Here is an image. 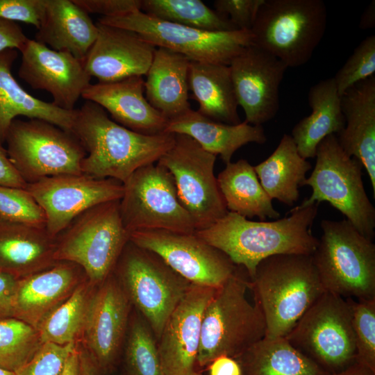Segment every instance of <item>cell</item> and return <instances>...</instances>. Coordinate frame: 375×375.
I'll list each match as a JSON object with an SVG mask.
<instances>
[{
	"label": "cell",
	"instance_id": "obj_1",
	"mask_svg": "<svg viewBox=\"0 0 375 375\" xmlns=\"http://www.w3.org/2000/svg\"><path fill=\"white\" fill-rule=\"evenodd\" d=\"M319 204L296 206L288 217L252 221L229 212L210 226L195 231L197 236L243 267L252 279L258 265L280 254L312 255L319 240L311 231Z\"/></svg>",
	"mask_w": 375,
	"mask_h": 375
},
{
	"label": "cell",
	"instance_id": "obj_2",
	"mask_svg": "<svg viewBox=\"0 0 375 375\" xmlns=\"http://www.w3.org/2000/svg\"><path fill=\"white\" fill-rule=\"evenodd\" d=\"M72 132L86 151L82 173L122 183L140 167L156 162L174 142L172 133L144 135L128 129L89 101L76 109Z\"/></svg>",
	"mask_w": 375,
	"mask_h": 375
},
{
	"label": "cell",
	"instance_id": "obj_3",
	"mask_svg": "<svg viewBox=\"0 0 375 375\" xmlns=\"http://www.w3.org/2000/svg\"><path fill=\"white\" fill-rule=\"evenodd\" d=\"M249 288L266 325L265 338H285L326 292L311 255L280 254L262 260Z\"/></svg>",
	"mask_w": 375,
	"mask_h": 375
},
{
	"label": "cell",
	"instance_id": "obj_4",
	"mask_svg": "<svg viewBox=\"0 0 375 375\" xmlns=\"http://www.w3.org/2000/svg\"><path fill=\"white\" fill-rule=\"evenodd\" d=\"M249 281L236 268L215 293L202 319L197 365L207 367L221 356L236 358L265 338L266 325L256 303L247 298Z\"/></svg>",
	"mask_w": 375,
	"mask_h": 375
},
{
	"label": "cell",
	"instance_id": "obj_5",
	"mask_svg": "<svg viewBox=\"0 0 375 375\" xmlns=\"http://www.w3.org/2000/svg\"><path fill=\"white\" fill-rule=\"evenodd\" d=\"M326 24L322 0H264L251 29L253 44L288 67H299L311 58Z\"/></svg>",
	"mask_w": 375,
	"mask_h": 375
},
{
	"label": "cell",
	"instance_id": "obj_6",
	"mask_svg": "<svg viewBox=\"0 0 375 375\" xmlns=\"http://www.w3.org/2000/svg\"><path fill=\"white\" fill-rule=\"evenodd\" d=\"M312 255L326 292L343 298L375 299V244L346 219H323Z\"/></svg>",
	"mask_w": 375,
	"mask_h": 375
},
{
	"label": "cell",
	"instance_id": "obj_7",
	"mask_svg": "<svg viewBox=\"0 0 375 375\" xmlns=\"http://www.w3.org/2000/svg\"><path fill=\"white\" fill-rule=\"evenodd\" d=\"M129 240L119 200L107 201L80 214L56 236L54 258L78 265L92 284H101L112 273Z\"/></svg>",
	"mask_w": 375,
	"mask_h": 375
},
{
	"label": "cell",
	"instance_id": "obj_8",
	"mask_svg": "<svg viewBox=\"0 0 375 375\" xmlns=\"http://www.w3.org/2000/svg\"><path fill=\"white\" fill-rule=\"evenodd\" d=\"M314 169L303 183L312 194L301 205L327 201L340 211L363 236L375 235V208L365 192L362 163L340 147L335 135L326 137L317 146Z\"/></svg>",
	"mask_w": 375,
	"mask_h": 375
},
{
	"label": "cell",
	"instance_id": "obj_9",
	"mask_svg": "<svg viewBox=\"0 0 375 375\" xmlns=\"http://www.w3.org/2000/svg\"><path fill=\"white\" fill-rule=\"evenodd\" d=\"M113 271L158 340L164 326L192 283L154 253L128 241Z\"/></svg>",
	"mask_w": 375,
	"mask_h": 375
},
{
	"label": "cell",
	"instance_id": "obj_10",
	"mask_svg": "<svg viewBox=\"0 0 375 375\" xmlns=\"http://www.w3.org/2000/svg\"><path fill=\"white\" fill-rule=\"evenodd\" d=\"M8 156L27 184L58 174H80L86 151L69 131L38 119H15L5 142Z\"/></svg>",
	"mask_w": 375,
	"mask_h": 375
},
{
	"label": "cell",
	"instance_id": "obj_11",
	"mask_svg": "<svg viewBox=\"0 0 375 375\" xmlns=\"http://www.w3.org/2000/svg\"><path fill=\"white\" fill-rule=\"evenodd\" d=\"M123 185L119 210L129 234L142 230L195 232L193 220L179 199L172 175L160 164L156 162L140 167Z\"/></svg>",
	"mask_w": 375,
	"mask_h": 375
},
{
	"label": "cell",
	"instance_id": "obj_12",
	"mask_svg": "<svg viewBox=\"0 0 375 375\" xmlns=\"http://www.w3.org/2000/svg\"><path fill=\"white\" fill-rule=\"evenodd\" d=\"M285 338L331 374L344 369L356 353L349 299L326 291Z\"/></svg>",
	"mask_w": 375,
	"mask_h": 375
},
{
	"label": "cell",
	"instance_id": "obj_13",
	"mask_svg": "<svg viewBox=\"0 0 375 375\" xmlns=\"http://www.w3.org/2000/svg\"><path fill=\"white\" fill-rule=\"evenodd\" d=\"M102 24L132 31L156 47L183 55L190 61L229 65L253 44L251 31L210 32L151 17L141 10L116 17H100Z\"/></svg>",
	"mask_w": 375,
	"mask_h": 375
},
{
	"label": "cell",
	"instance_id": "obj_14",
	"mask_svg": "<svg viewBox=\"0 0 375 375\" xmlns=\"http://www.w3.org/2000/svg\"><path fill=\"white\" fill-rule=\"evenodd\" d=\"M216 158L190 136L174 134V144L157 161L172 175L196 231L210 226L228 212L214 174Z\"/></svg>",
	"mask_w": 375,
	"mask_h": 375
},
{
	"label": "cell",
	"instance_id": "obj_15",
	"mask_svg": "<svg viewBox=\"0 0 375 375\" xmlns=\"http://www.w3.org/2000/svg\"><path fill=\"white\" fill-rule=\"evenodd\" d=\"M130 241L156 254L190 283L212 288L222 285L237 267L222 251L194 233L142 230L130 233Z\"/></svg>",
	"mask_w": 375,
	"mask_h": 375
},
{
	"label": "cell",
	"instance_id": "obj_16",
	"mask_svg": "<svg viewBox=\"0 0 375 375\" xmlns=\"http://www.w3.org/2000/svg\"><path fill=\"white\" fill-rule=\"evenodd\" d=\"M26 189L43 209L46 228L54 237L86 210L120 200L124 194L123 183L84 174L47 176L28 183Z\"/></svg>",
	"mask_w": 375,
	"mask_h": 375
},
{
	"label": "cell",
	"instance_id": "obj_17",
	"mask_svg": "<svg viewBox=\"0 0 375 375\" xmlns=\"http://www.w3.org/2000/svg\"><path fill=\"white\" fill-rule=\"evenodd\" d=\"M238 105L245 122L262 125L279 110V88L288 67L254 44L244 47L229 64Z\"/></svg>",
	"mask_w": 375,
	"mask_h": 375
},
{
	"label": "cell",
	"instance_id": "obj_18",
	"mask_svg": "<svg viewBox=\"0 0 375 375\" xmlns=\"http://www.w3.org/2000/svg\"><path fill=\"white\" fill-rule=\"evenodd\" d=\"M215 289L192 284L158 340L164 375H202L197 369L202 319Z\"/></svg>",
	"mask_w": 375,
	"mask_h": 375
},
{
	"label": "cell",
	"instance_id": "obj_19",
	"mask_svg": "<svg viewBox=\"0 0 375 375\" xmlns=\"http://www.w3.org/2000/svg\"><path fill=\"white\" fill-rule=\"evenodd\" d=\"M20 52L19 78L32 88L50 93L51 103L56 106L75 110L77 101L92 78L83 62L70 53L53 50L35 40L28 39Z\"/></svg>",
	"mask_w": 375,
	"mask_h": 375
},
{
	"label": "cell",
	"instance_id": "obj_20",
	"mask_svg": "<svg viewBox=\"0 0 375 375\" xmlns=\"http://www.w3.org/2000/svg\"><path fill=\"white\" fill-rule=\"evenodd\" d=\"M96 24L97 38L83 62L90 76L99 83L146 76L156 47L132 31Z\"/></svg>",
	"mask_w": 375,
	"mask_h": 375
},
{
	"label": "cell",
	"instance_id": "obj_21",
	"mask_svg": "<svg viewBox=\"0 0 375 375\" xmlns=\"http://www.w3.org/2000/svg\"><path fill=\"white\" fill-rule=\"evenodd\" d=\"M129 300L112 273L89 299L83 328L97 364L108 367L115 360L126 331Z\"/></svg>",
	"mask_w": 375,
	"mask_h": 375
},
{
	"label": "cell",
	"instance_id": "obj_22",
	"mask_svg": "<svg viewBox=\"0 0 375 375\" xmlns=\"http://www.w3.org/2000/svg\"><path fill=\"white\" fill-rule=\"evenodd\" d=\"M142 76L90 84L81 97L108 111L121 126L144 135L165 133L167 119L148 102Z\"/></svg>",
	"mask_w": 375,
	"mask_h": 375
},
{
	"label": "cell",
	"instance_id": "obj_23",
	"mask_svg": "<svg viewBox=\"0 0 375 375\" xmlns=\"http://www.w3.org/2000/svg\"><path fill=\"white\" fill-rule=\"evenodd\" d=\"M345 119L336 135L342 149L358 159L369 176L375 197V76L349 88L341 97Z\"/></svg>",
	"mask_w": 375,
	"mask_h": 375
},
{
	"label": "cell",
	"instance_id": "obj_24",
	"mask_svg": "<svg viewBox=\"0 0 375 375\" xmlns=\"http://www.w3.org/2000/svg\"><path fill=\"white\" fill-rule=\"evenodd\" d=\"M79 267L71 262L57 261L45 271L18 278L13 317L38 329L53 307L74 286Z\"/></svg>",
	"mask_w": 375,
	"mask_h": 375
},
{
	"label": "cell",
	"instance_id": "obj_25",
	"mask_svg": "<svg viewBox=\"0 0 375 375\" xmlns=\"http://www.w3.org/2000/svg\"><path fill=\"white\" fill-rule=\"evenodd\" d=\"M165 133L190 136L206 151L219 156L226 165L242 146L267 141L262 125H251L245 121L238 124L216 122L192 108L168 120Z\"/></svg>",
	"mask_w": 375,
	"mask_h": 375
},
{
	"label": "cell",
	"instance_id": "obj_26",
	"mask_svg": "<svg viewBox=\"0 0 375 375\" xmlns=\"http://www.w3.org/2000/svg\"><path fill=\"white\" fill-rule=\"evenodd\" d=\"M97 33V24L73 0H46L44 17L35 40L83 62Z\"/></svg>",
	"mask_w": 375,
	"mask_h": 375
},
{
	"label": "cell",
	"instance_id": "obj_27",
	"mask_svg": "<svg viewBox=\"0 0 375 375\" xmlns=\"http://www.w3.org/2000/svg\"><path fill=\"white\" fill-rule=\"evenodd\" d=\"M56 237L46 226L0 219V272L19 278L54 265Z\"/></svg>",
	"mask_w": 375,
	"mask_h": 375
},
{
	"label": "cell",
	"instance_id": "obj_28",
	"mask_svg": "<svg viewBox=\"0 0 375 375\" xmlns=\"http://www.w3.org/2000/svg\"><path fill=\"white\" fill-rule=\"evenodd\" d=\"M17 56L14 49L0 51V142L4 143L10 124L18 116L44 120L72 131L76 109H62L24 90L11 73Z\"/></svg>",
	"mask_w": 375,
	"mask_h": 375
},
{
	"label": "cell",
	"instance_id": "obj_29",
	"mask_svg": "<svg viewBox=\"0 0 375 375\" xmlns=\"http://www.w3.org/2000/svg\"><path fill=\"white\" fill-rule=\"evenodd\" d=\"M190 60L180 53L156 47L146 74L144 93L148 102L167 121L191 109L188 72Z\"/></svg>",
	"mask_w": 375,
	"mask_h": 375
},
{
	"label": "cell",
	"instance_id": "obj_30",
	"mask_svg": "<svg viewBox=\"0 0 375 375\" xmlns=\"http://www.w3.org/2000/svg\"><path fill=\"white\" fill-rule=\"evenodd\" d=\"M308 103L311 113L294 126L291 135L305 159L315 158L319 144L326 137L338 134L345 125L340 97L333 78L322 80L310 88Z\"/></svg>",
	"mask_w": 375,
	"mask_h": 375
},
{
	"label": "cell",
	"instance_id": "obj_31",
	"mask_svg": "<svg viewBox=\"0 0 375 375\" xmlns=\"http://www.w3.org/2000/svg\"><path fill=\"white\" fill-rule=\"evenodd\" d=\"M188 85L198 112L228 124L241 122L229 65L190 61Z\"/></svg>",
	"mask_w": 375,
	"mask_h": 375
},
{
	"label": "cell",
	"instance_id": "obj_32",
	"mask_svg": "<svg viewBox=\"0 0 375 375\" xmlns=\"http://www.w3.org/2000/svg\"><path fill=\"white\" fill-rule=\"evenodd\" d=\"M310 163L301 157L291 135L284 134L274 152L254 166L265 191L272 200L292 206L299 197Z\"/></svg>",
	"mask_w": 375,
	"mask_h": 375
},
{
	"label": "cell",
	"instance_id": "obj_33",
	"mask_svg": "<svg viewBox=\"0 0 375 375\" xmlns=\"http://www.w3.org/2000/svg\"><path fill=\"white\" fill-rule=\"evenodd\" d=\"M217 184L228 211L246 218L276 219L280 213L261 185L257 174L247 160L228 162L217 177Z\"/></svg>",
	"mask_w": 375,
	"mask_h": 375
},
{
	"label": "cell",
	"instance_id": "obj_34",
	"mask_svg": "<svg viewBox=\"0 0 375 375\" xmlns=\"http://www.w3.org/2000/svg\"><path fill=\"white\" fill-rule=\"evenodd\" d=\"M235 359L242 375H331L285 338H263Z\"/></svg>",
	"mask_w": 375,
	"mask_h": 375
},
{
	"label": "cell",
	"instance_id": "obj_35",
	"mask_svg": "<svg viewBox=\"0 0 375 375\" xmlns=\"http://www.w3.org/2000/svg\"><path fill=\"white\" fill-rule=\"evenodd\" d=\"M140 10L160 20L210 32L238 30L200 0H142Z\"/></svg>",
	"mask_w": 375,
	"mask_h": 375
},
{
	"label": "cell",
	"instance_id": "obj_36",
	"mask_svg": "<svg viewBox=\"0 0 375 375\" xmlns=\"http://www.w3.org/2000/svg\"><path fill=\"white\" fill-rule=\"evenodd\" d=\"M80 285L60 306L53 310L38 328L41 344L59 345L74 343L83 331L89 299L85 288Z\"/></svg>",
	"mask_w": 375,
	"mask_h": 375
},
{
	"label": "cell",
	"instance_id": "obj_37",
	"mask_svg": "<svg viewBox=\"0 0 375 375\" xmlns=\"http://www.w3.org/2000/svg\"><path fill=\"white\" fill-rule=\"evenodd\" d=\"M38 330L15 317L0 319V367L16 372L40 347Z\"/></svg>",
	"mask_w": 375,
	"mask_h": 375
},
{
	"label": "cell",
	"instance_id": "obj_38",
	"mask_svg": "<svg viewBox=\"0 0 375 375\" xmlns=\"http://www.w3.org/2000/svg\"><path fill=\"white\" fill-rule=\"evenodd\" d=\"M156 341L146 321L133 320L126 349L130 375H164Z\"/></svg>",
	"mask_w": 375,
	"mask_h": 375
},
{
	"label": "cell",
	"instance_id": "obj_39",
	"mask_svg": "<svg viewBox=\"0 0 375 375\" xmlns=\"http://www.w3.org/2000/svg\"><path fill=\"white\" fill-rule=\"evenodd\" d=\"M356 345L355 361L375 372V299H349Z\"/></svg>",
	"mask_w": 375,
	"mask_h": 375
},
{
	"label": "cell",
	"instance_id": "obj_40",
	"mask_svg": "<svg viewBox=\"0 0 375 375\" xmlns=\"http://www.w3.org/2000/svg\"><path fill=\"white\" fill-rule=\"evenodd\" d=\"M0 219L46 226L43 209L26 188L0 185Z\"/></svg>",
	"mask_w": 375,
	"mask_h": 375
},
{
	"label": "cell",
	"instance_id": "obj_41",
	"mask_svg": "<svg viewBox=\"0 0 375 375\" xmlns=\"http://www.w3.org/2000/svg\"><path fill=\"white\" fill-rule=\"evenodd\" d=\"M375 35L364 39L333 77L340 97L356 83L374 76Z\"/></svg>",
	"mask_w": 375,
	"mask_h": 375
},
{
	"label": "cell",
	"instance_id": "obj_42",
	"mask_svg": "<svg viewBox=\"0 0 375 375\" xmlns=\"http://www.w3.org/2000/svg\"><path fill=\"white\" fill-rule=\"evenodd\" d=\"M74 349V342L65 345L42 343L31 359L15 373L17 375H60L66 358Z\"/></svg>",
	"mask_w": 375,
	"mask_h": 375
},
{
	"label": "cell",
	"instance_id": "obj_43",
	"mask_svg": "<svg viewBox=\"0 0 375 375\" xmlns=\"http://www.w3.org/2000/svg\"><path fill=\"white\" fill-rule=\"evenodd\" d=\"M264 0H216L215 10L227 17L238 30L251 31Z\"/></svg>",
	"mask_w": 375,
	"mask_h": 375
},
{
	"label": "cell",
	"instance_id": "obj_44",
	"mask_svg": "<svg viewBox=\"0 0 375 375\" xmlns=\"http://www.w3.org/2000/svg\"><path fill=\"white\" fill-rule=\"evenodd\" d=\"M46 0H0V17L33 25L38 29L44 19Z\"/></svg>",
	"mask_w": 375,
	"mask_h": 375
},
{
	"label": "cell",
	"instance_id": "obj_45",
	"mask_svg": "<svg viewBox=\"0 0 375 375\" xmlns=\"http://www.w3.org/2000/svg\"><path fill=\"white\" fill-rule=\"evenodd\" d=\"M88 14L116 17L139 11L142 0H73Z\"/></svg>",
	"mask_w": 375,
	"mask_h": 375
},
{
	"label": "cell",
	"instance_id": "obj_46",
	"mask_svg": "<svg viewBox=\"0 0 375 375\" xmlns=\"http://www.w3.org/2000/svg\"><path fill=\"white\" fill-rule=\"evenodd\" d=\"M28 40L16 22L0 17V51L8 49L21 51Z\"/></svg>",
	"mask_w": 375,
	"mask_h": 375
},
{
	"label": "cell",
	"instance_id": "obj_47",
	"mask_svg": "<svg viewBox=\"0 0 375 375\" xmlns=\"http://www.w3.org/2000/svg\"><path fill=\"white\" fill-rule=\"evenodd\" d=\"M17 281L15 276L0 272V319L13 317Z\"/></svg>",
	"mask_w": 375,
	"mask_h": 375
},
{
	"label": "cell",
	"instance_id": "obj_48",
	"mask_svg": "<svg viewBox=\"0 0 375 375\" xmlns=\"http://www.w3.org/2000/svg\"><path fill=\"white\" fill-rule=\"evenodd\" d=\"M0 185L19 188H26L28 185L10 161L7 150L1 142Z\"/></svg>",
	"mask_w": 375,
	"mask_h": 375
},
{
	"label": "cell",
	"instance_id": "obj_49",
	"mask_svg": "<svg viewBox=\"0 0 375 375\" xmlns=\"http://www.w3.org/2000/svg\"><path fill=\"white\" fill-rule=\"evenodd\" d=\"M209 375H242L238 362L233 358L221 356L208 365Z\"/></svg>",
	"mask_w": 375,
	"mask_h": 375
},
{
	"label": "cell",
	"instance_id": "obj_50",
	"mask_svg": "<svg viewBox=\"0 0 375 375\" xmlns=\"http://www.w3.org/2000/svg\"><path fill=\"white\" fill-rule=\"evenodd\" d=\"M79 351L74 349L65 360L60 375H79Z\"/></svg>",
	"mask_w": 375,
	"mask_h": 375
},
{
	"label": "cell",
	"instance_id": "obj_51",
	"mask_svg": "<svg viewBox=\"0 0 375 375\" xmlns=\"http://www.w3.org/2000/svg\"><path fill=\"white\" fill-rule=\"evenodd\" d=\"M79 375H97V364L92 357L84 352H79Z\"/></svg>",
	"mask_w": 375,
	"mask_h": 375
},
{
	"label": "cell",
	"instance_id": "obj_52",
	"mask_svg": "<svg viewBox=\"0 0 375 375\" xmlns=\"http://www.w3.org/2000/svg\"><path fill=\"white\" fill-rule=\"evenodd\" d=\"M331 375H375V372L355 361L344 369Z\"/></svg>",
	"mask_w": 375,
	"mask_h": 375
},
{
	"label": "cell",
	"instance_id": "obj_53",
	"mask_svg": "<svg viewBox=\"0 0 375 375\" xmlns=\"http://www.w3.org/2000/svg\"><path fill=\"white\" fill-rule=\"evenodd\" d=\"M374 3H371L364 13L360 21L361 26L365 28H372L374 25Z\"/></svg>",
	"mask_w": 375,
	"mask_h": 375
},
{
	"label": "cell",
	"instance_id": "obj_54",
	"mask_svg": "<svg viewBox=\"0 0 375 375\" xmlns=\"http://www.w3.org/2000/svg\"><path fill=\"white\" fill-rule=\"evenodd\" d=\"M0 375H17L15 372H10L0 367Z\"/></svg>",
	"mask_w": 375,
	"mask_h": 375
}]
</instances>
